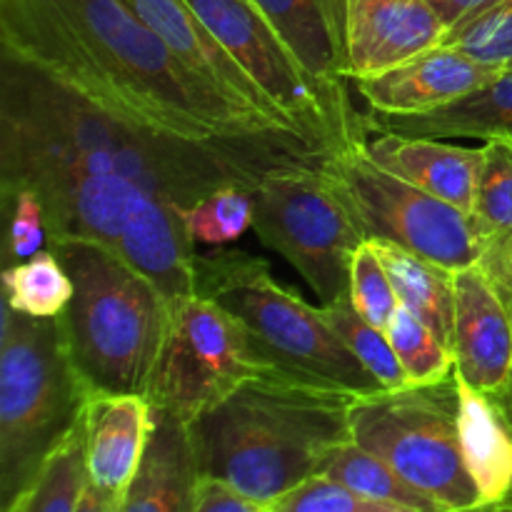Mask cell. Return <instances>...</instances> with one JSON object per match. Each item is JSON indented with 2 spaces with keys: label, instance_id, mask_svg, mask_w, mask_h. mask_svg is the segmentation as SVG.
Listing matches in <instances>:
<instances>
[{
  "label": "cell",
  "instance_id": "obj_9",
  "mask_svg": "<svg viewBox=\"0 0 512 512\" xmlns=\"http://www.w3.org/2000/svg\"><path fill=\"white\" fill-rule=\"evenodd\" d=\"M253 230L323 303L350 293V260L365 243L353 208L320 165L270 170L253 190Z\"/></svg>",
  "mask_w": 512,
  "mask_h": 512
},
{
  "label": "cell",
  "instance_id": "obj_22",
  "mask_svg": "<svg viewBox=\"0 0 512 512\" xmlns=\"http://www.w3.org/2000/svg\"><path fill=\"white\" fill-rule=\"evenodd\" d=\"M365 133L428 138H512V70H505L468 98L425 115H380L365 110Z\"/></svg>",
  "mask_w": 512,
  "mask_h": 512
},
{
  "label": "cell",
  "instance_id": "obj_26",
  "mask_svg": "<svg viewBox=\"0 0 512 512\" xmlns=\"http://www.w3.org/2000/svg\"><path fill=\"white\" fill-rule=\"evenodd\" d=\"M3 300L28 318H60L73 300V280L55 250L45 248L3 270Z\"/></svg>",
  "mask_w": 512,
  "mask_h": 512
},
{
  "label": "cell",
  "instance_id": "obj_8",
  "mask_svg": "<svg viewBox=\"0 0 512 512\" xmlns=\"http://www.w3.org/2000/svg\"><path fill=\"white\" fill-rule=\"evenodd\" d=\"M350 435L450 512L483 505L460 448L455 375L438 385H408L355 398Z\"/></svg>",
  "mask_w": 512,
  "mask_h": 512
},
{
  "label": "cell",
  "instance_id": "obj_35",
  "mask_svg": "<svg viewBox=\"0 0 512 512\" xmlns=\"http://www.w3.org/2000/svg\"><path fill=\"white\" fill-rule=\"evenodd\" d=\"M193 512H273L270 505L248 498L218 478L200 475Z\"/></svg>",
  "mask_w": 512,
  "mask_h": 512
},
{
  "label": "cell",
  "instance_id": "obj_11",
  "mask_svg": "<svg viewBox=\"0 0 512 512\" xmlns=\"http://www.w3.org/2000/svg\"><path fill=\"white\" fill-rule=\"evenodd\" d=\"M320 168L353 208L368 240H390L453 273L483 258L468 213L375 165L360 143L330 153Z\"/></svg>",
  "mask_w": 512,
  "mask_h": 512
},
{
  "label": "cell",
  "instance_id": "obj_12",
  "mask_svg": "<svg viewBox=\"0 0 512 512\" xmlns=\"http://www.w3.org/2000/svg\"><path fill=\"white\" fill-rule=\"evenodd\" d=\"M188 5L305 138L330 153L363 143L368 135L363 120H350L330 100L253 0H188Z\"/></svg>",
  "mask_w": 512,
  "mask_h": 512
},
{
  "label": "cell",
  "instance_id": "obj_36",
  "mask_svg": "<svg viewBox=\"0 0 512 512\" xmlns=\"http://www.w3.org/2000/svg\"><path fill=\"white\" fill-rule=\"evenodd\" d=\"M505 3V0H430V5L435 8V13L440 15V20L445 23V28L458 30L465 23L475 20L478 15L488 13L495 5Z\"/></svg>",
  "mask_w": 512,
  "mask_h": 512
},
{
  "label": "cell",
  "instance_id": "obj_24",
  "mask_svg": "<svg viewBox=\"0 0 512 512\" xmlns=\"http://www.w3.org/2000/svg\"><path fill=\"white\" fill-rule=\"evenodd\" d=\"M318 475H325V478L335 480V483L345 485V488L355 490V493L365 495V498L405 505V508H413L418 512H450L438 500H433L423 490L410 485L385 460H380L370 450L360 448L353 440L338 445L323 460Z\"/></svg>",
  "mask_w": 512,
  "mask_h": 512
},
{
  "label": "cell",
  "instance_id": "obj_1",
  "mask_svg": "<svg viewBox=\"0 0 512 512\" xmlns=\"http://www.w3.org/2000/svg\"><path fill=\"white\" fill-rule=\"evenodd\" d=\"M0 50L168 138L205 145L308 140L230 103L125 0H0Z\"/></svg>",
  "mask_w": 512,
  "mask_h": 512
},
{
  "label": "cell",
  "instance_id": "obj_15",
  "mask_svg": "<svg viewBox=\"0 0 512 512\" xmlns=\"http://www.w3.org/2000/svg\"><path fill=\"white\" fill-rule=\"evenodd\" d=\"M448 28L430 0H345L350 83L443 45Z\"/></svg>",
  "mask_w": 512,
  "mask_h": 512
},
{
  "label": "cell",
  "instance_id": "obj_28",
  "mask_svg": "<svg viewBox=\"0 0 512 512\" xmlns=\"http://www.w3.org/2000/svg\"><path fill=\"white\" fill-rule=\"evenodd\" d=\"M320 310H323L330 328H333L335 333L340 335V340L348 345L350 353H353L355 358L365 365V370L378 380L380 388H408V378H405L403 365H400L398 355H395L393 345H390L388 333L375 328L373 323H368V320L355 310L350 293L333 300V303H323Z\"/></svg>",
  "mask_w": 512,
  "mask_h": 512
},
{
  "label": "cell",
  "instance_id": "obj_4",
  "mask_svg": "<svg viewBox=\"0 0 512 512\" xmlns=\"http://www.w3.org/2000/svg\"><path fill=\"white\" fill-rule=\"evenodd\" d=\"M48 248L73 280V300L58 320L88 393H148L170 300L153 280L103 245L58 240Z\"/></svg>",
  "mask_w": 512,
  "mask_h": 512
},
{
  "label": "cell",
  "instance_id": "obj_19",
  "mask_svg": "<svg viewBox=\"0 0 512 512\" xmlns=\"http://www.w3.org/2000/svg\"><path fill=\"white\" fill-rule=\"evenodd\" d=\"M83 423L88 480L123 498L148 448L153 405L145 395H90Z\"/></svg>",
  "mask_w": 512,
  "mask_h": 512
},
{
  "label": "cell",
  "instance_id": "obj_2",
  "mask_svg": "<svg viewBox=\"0 0 512 512\" xmlns=\"http://www.w3.org/2000/svg\"><path fill=\"white\" fill-rule=\"evenodd\" d=\"M308 140L205 145L138 128L0 50V185L33 173L118 175L185 213L225 185L255 190L288 165H323Z\"/></svg>",
  "mask_w": 512,
  "mask_h": 512
},
{
  "label": "cell",
  "instance_id": "obj_20",
  "mask_svg": "<svg viewBox=\"0 0 512 512\" xmlns=\"http://www.w3.org/2000/svg\"><path fill=\"white\" fill-rule=\"evenodd\" d=\"M198 480L188 423L153 408L148 448L125 490L120 512H193Z\"/></svg>",
  "mask_w": 512,
  "mask_h": 512
},
{
  "label": "cell",
  "instance_id": "obj_17",
  "mask_svg": "<svg viewBox=\"0 0 512 512\" xmlns=\"http://www.w3.org/2000/svg\"><path fill=\"white\" fill-rule=\"evenodd\" d=\"M288 43L295 58L323 85L335 105L350 120L363 113L350 100L345 63V0H253Z\"/></svg>",
  "mask_w": 512,
  "mask_h": 512
},
{
  "label": "cell",
  "instance_id": "obj_7",
  "mask_svg": "<svg viewBox=\"0 0 512 512\" xmlns=\"http://www.w3.org/2000/svg\"><path fill=\"white\" fill-rule=\"evenodd\" d=\"M195 295L233 313L280 373L358 398L383 390L330 328L323 310L280 285L265 260L240 250L198 255Z\"/></svg>",
  "mask_w": 512,
  "mask_h": 512
},
{
  "label": "cell",
  "instance_id": "obj_31",
  "mask_svg": "<svg viewBox=\"0 0 512 512\" xmlns=\"http://www.w3.org/2000/svg\"><path fill=\"white\" fill-rule=\"evenodd\" d=\"M443 45L463 50L495 70H512V0L495 5L463 28L450 30Z\"/></svg>",
  "mask_w": 512,
  "mask_h": 512
},
{
  "label": "cell",
  "instance_id": "obj_37",
  "mask_svg": "<svg viewBox=\"0 0 512 512\" xmlns=\"http://www.w3.org/2000/svg\"><path fill=\"white\" fill-rule=\"evenodd\" d=\"M480 265L488 270L490 278H493L505 293L512 295V238L485 245Z\"/></svg>",
  "mask_w": 512,
  "mask_h": 512
},
{
  "label": "cell",
  "instance_id": "obj_3",
  "mask_svg": "<svg viewBox=\"0 0 512 512\" xmlns=\"http://www.w3.org/2000/svg\"><path fill=\"white\" fill-rule=\"evenodd\" d=\"M355 398L280 370L250 378L188 425L200 475L273 505L318 475L338 445L353 440Z\"/></svg>",
  "mask_w": 512,
  "mask_h": 512
},
{
  "label": "cell",
  "instance_id": "obj_41",
  "mask_svg": "<svg viewBox=\"0 0 512 512\" xmlns=\"http://www.w3.org/2000/svg\"><path fill=\"white\" fill-rule=\"evenodd\" d=\"M500 290H503V288H500ZM503 293H505V290H503ZM505 298H508V303H510V310H512V295H510V293H505Z\"/></svg>",
  "mask_w": 512,
  "mask_h": 512
},
{
  "label": "cell",
  "instance_id": "obj_6",
  "mask_svg": "<svg viewBox=\"0 0 512 512\" xmlns=\"http://www.w3.org/2000/svg\"><path fill=\"white\" fill-rule=\"evenodd\" d=\"M80 380L58 318L0 308V503L8 508L83 420Z\"/></svg>",
  "mask_w": 512,
  "mask_h": 512
},
{
  "label": "cell",
  "instance_id": "obj_5",
  "mask_svg": "<svg viewBox=\"0 0 512 512\" xmlns=\"http://www.w3.org/2000/svg\"><path fill=\"white\" fill-rule=\"evenodd\" d=\"M30 188L48 220V245L90 240L113 250L173 300L195 295V240L183 210L118 175L33 173L0 190Z\"/></svg>",
  "mask_w": 512,
  "mask_h": 512
},
{
  "label": "cell",
  "instance_id": "obj_34",
  "mask_svg": "<svg viewBox=\"0 0 512 512\" xmlns=\"http://www.w3.org/2000/svg\"><path fill=\"white\" fill-rule=\"evenodd\" d=\"M3 213L8 215V243L5 260L8 265L23 263L45 250L48 245V220L38 195L30 188L0 190Z\"/></svg>",
  "mask_w": 512,
  "mask_h": 512
},
{
  "label": "cell",
  "instance_id": "obj_33",
  "mask_svg": "<svg viewBox=\"0 0 512 512\" xmlns=\"http://www.w3.org/2000/svg\"><path fill=\"white\" fill-rule=\"evenodd\" d=\"M273 512H418L413 508L383 500L365 498L325 475H313L298 488L285 493L270 505Z\"/></svg>",
  "mask_w": 512,
  "mask_h": 512
},
{
  "label": "cell",
  "instance_id": "obj_30",
  "mask_svg": "<svg viewBox=\"0 0 512 512\" xmlns=\"http://www.w3.org/2000/svg\"><path fill=\"white\" fill-rule=\"evenodd\" d=\"M185 225L195 243L228 245L243 238L255 220L253 190L225 185L185 210Z\"/></svg>",
  "mask_w": 512,
  "mask_h": 512
},
{
  "label": "cell",
  "instance_id": "obj_39",
  "mask_svg": "<svg viewBox=\"0 0 512 512\" xmlns=\"http://www.w3.org/2000/svg\"><path fill=\"white\" fill-rule=\"evenodd\" d=\"M465 512H512V503H500V505H480V508L475 510H465Z\"/></svg>",
  "mask_w": 512,
  "mask_h": 512
},
{
  "label": "cell",
  "instance_id": "obj_16",
  "mask_svg": "<svg viewBox=\"0 0 512 512\" xmlns=\"http://www.w3.org/2000/svg\"><path fill=\"white\" fill-rule=\"evenodd\" d=\"M500 73L463 50L438 45L383 73L353 80V85L370 113L425 115L468 98Z\"/></svg>",
  "mask_w": 512,
  "mask_h": 512
},
{
  "label": "cell",
  "instance_id": "obj_27",
  "mask_svg": "<svg viewBox=\"0 0 512 512\" xmlns=\"http://www.w3.org/2000/svg\"><path fill=\"white\" fill-rule=\"evenodd\" d=\"M470 220L483 248L512 238V138H490L483 143V165Z\"/></svg>",
  "mask_w": 512,
  "mask_h": 512
},
{
  "label": "cell",
  "instance_id": "obj_18",
  "mask_svg": "<svg viewBox=\"0 0 512 512\" xmlns=\"http://www.w3.org/2000/svg\"><path fill=\"white\" fill-rule=\"evenodd\" d=\"M370 160L415 188L473 213L483 148L445 143V138L400 133H368L360 143Z\"/></svg>",
  "mask_w": 512,
  "mask_h": 512
},
{
  "label": "cell",
  "instance_id": "obj_14",
  "mask_svg": "<svg viewBox=\"0 0 512 512\" xmlns=\"http://www.w3.org/2000/svg\"><path fill=\"white\" fill-rule=\"evenodd\" d=\"M125 3L165 40V45L195 75H200L205 83L213 85L230 103L268 120L275 128L303 135L275 108L273 100L245 73L243 65L223 48V43L210 33L208 25L190 8L188 0H125Z\"/></svg>",
  "mask_w": 512,
  "mask_h": 512
},
{
  "label": "cell",
  "instance_id": "obj_42",
  "mask_svg": "<svg viewBox=\"0 0 512 512\" xmlns=\"http://www.w3.org/2000/svg\"><path fill=\"white\" fill-rule=\"evenodd\" d=\"M508 503H512V495H510V498H508Z\"/></svg>",
  "mask_w": 512,
  "mask_h": 512
},
{
  "label": "cell",
  "instance_id": "obj_29",
  "mask_svg": "<svg viewBox=\"0 0 512 512\" xmlns=\"http://www.w3.org/2000/svg\"><path fill=\"white\" fill-rule=\"evenodd\" d=\"M390 345L405 370L408 385H438L453 378L455 355L413 310L398 305L385 328Z\"/></svg>",
  "mask_w": 512,
  "mask_h": 512
},
{
  "label": "cell",
  "instance_id": "obj_10",
  "mask_svg": "<svg viewBox=\"0 0 512 512\" xmlns=\"http://www.w3.org/2000/svg\"><path fill=\"white\" fill-rule=\"evenodd\" d=\"M278 370L223 305L190 295L168 305L148 393L155 410L193 423L250 378Z\"/></svg>",
  "mask_w": 512,
  "mask_h": 512
},
{
  "label": "cell",
  "instance_id": "obj_21",
  "mask_svg": "<svg viewBox=\"0 0 512 512\" xmlns=\"http://www.w3.org/2000/svg\"><path fill=\"white\" fill-rule=\"evenodd\" d=\"M455 385L465 468L483 505H500L512 495V418L498 395L470 388L460 375Z\"/></svg>",
  "mask_w": 512,
  "mask_h": 512
},
{
  "label": "cell",
  "instance_id": "obj_23",
  "mask_svg": "<svg viewBox=\"0 0 512 512\" xmlns=\"http://www.w3.org/2000/svg\"><path fill=\"white\" fill-rule=\"evenodd\" d=\"M383 260L400 305L413 310L453 350L455 335V273L428 258L410 253L390 240H370Z\"/></svg>",
  "mask_w": 512,
  "mask_h": 512
},
{
  "label": "cell",
  "instance_id": "obj_25",
  "mask_svg": "<svg viewBox=\"0 0 512 512\" xmlns=\"http://www.w3.org/2000/svg\"><path fill=\"white\" fill-rule=\"evenodd\" d=\"M88 485L85 463V423L80 420L68 438L48 455L28 488L3 512H75Z\"/></svg>",
  "mask_w": 512,
  "mask_h": 512
},
{
  "label": "cell",
  "instance_id": "obj_32",
  "mask_svg": "<svg viewBox=\"0 0 512 512\" xmlns=\"http://www.w3.org/2000/svg\"><path fill=\"white\" fill-rule=\"evenodd\" d=\"M350 300L355 310L380 330L388 328L400 305L393 280L370 240H365L350 260Z\"/></svg>",
  "mask_w": 512,
  "mask_h": 512
},
{
  "label": "cell",
  "instance_id": "obj_13",
  "mask_svg": "<svg viewBox=\"0 0 512 512\" xmlns=\"http://www.w3.org/2000/svg\"><path fill=\"white\" fill-rule=\"evenodd\" d=\"M453 355L470 388L498 398L512 388V310L480 263L455 273Z\"/></svg>",
  "mask_w": 512,
  "mask_h": 512
},
{
  "label": "cell",
  "instance_id": "obj_40",
  "mask_svg": "<svg viewBox=\"0 0 512 512\" xmlns=\"http://www.w3.org/2000/svg\"><path fill=\"white\" fill-rule=\"evenodd\" d=\"M500 398H503L505 408H508V413H510V418H512V388L505 395H500Z\"/></svg>",
  "mask_w": 512,
  "mask_h": 512
},
{
  "label": "cell",
  "instance_id": "obj_38",
  "mask_svg": "<svg viewBox=\"0 0 512 512\" xmlns=\"http://www.w3.org/2000/svg\"><path fill=\"white\" fill-rule=\"evenodd\" d=\"M120 505H123V498H120V495L100 490L98 485H93L88 480L75 512H120Z\"/></svg>",
  "mask_w": 512,
  "mask_h": 512
}]
</instances>
